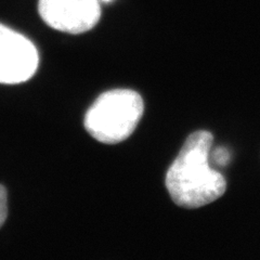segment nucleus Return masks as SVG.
Segmentation results:
<instances>
[{"mask_svg": "<svg viewBox=\"0 0 260 260\" xmlns=\"http://www.w3.org/2000/svg\"><path fill=\"white\" fill-rule=\"evenodd\" d=\"M213 142V135L206 130L193 133L169 167L166 188L178 206L199 208L224 194L225 179L209 165Z\"/></svg>", "mask_w": 260, "mask_h": 260, "instance_id": "nucleus-1", "label": "nucleus"}, {"mask_svg": "<svg viewBox=\"0 0 260 260\" xmlns=\"http://www.w3.org/2000/svg\"><path fill=\"white\" fill-rule=\"evenodd\" d=\"M143 110L139 93L129 89H115L98 98L86 114L85 127L99 142L116 144L132 136Z\"/></svg>", "mask_w": 260, "mask_h": 260, "instance_id": "nucleus-2", "label": "nucleus"}, {"mask_svg": "<svg viewBox=\"0 0 260 260\" xmlns=\"http://www.w3.org/2000/svg\"><path fill=\"white\" fill-rule=\"evenodd\" d=\"M39 55L28 38L0 24V84L25 83L35 75Z\"/></svg>", "mask_w": 260, "mask_h": 260, "instance_id": "nucleus-3", "label": "nucleus"}, {"mask_svg": "<svg viewBox=\"0 0 260 260\" xmlns=\"http://www.w3.org/2000/svg\"><path fill=\"white\" fill-rule=\"evenodd\" d=\"M38 11L49 26L69 34L90 30L101 18L98 0H39Z\"/></svg>", "mask_w": 260, "mask_h": 260, "instance_id": "nucleus-4", "label": "nucleus"}, {"mask_svg": "<svg viewBox=\"0 0 260 260\" xmlns=\"http://www.w3.org/2000/svg\"><path fill=\"white\" fill-rule=\"evenodd\" d=\"M8 217V195L4 185L0 184V228L5 223Z\"/></svg>", "mask_w": 260, "mask_h": 260, "instance_id": "nucleus-5", "label": "nucleus"}, {"mask_svg": "<svg viewBox=\"0 0 260 260\" xmlns=\"http://www.w3.org/2000/svg\"><path fill=\"white\" fill-rule=\"evenodd\" d=\"M213 159L215 162H217L218 165L220 166H224L226 165L228 162L230 160V154L228 152V150H225L224 148H218L217 150H215L213 152Z\"/></svg>", "mask_w": 260, "mask_h": 260, "instance_id": "nucleus-6", "label": "nucleus"}, {"mask_svg": "<svg viewBox=\"0 0 260 260\" xmlns=\"http://www.w3.org/2000/svg\"><path fill=\"white\" fill-rule=\"evenodd\" d=\"M102 2H105V3H108V2H111V0H102Z\"/></svg>", "mask_w": 260, "mask_h": 260, "instance_id": "nucleus-7", "label": "nucleus"}]
</instances>
